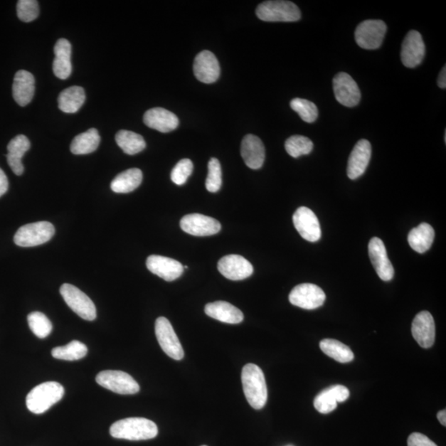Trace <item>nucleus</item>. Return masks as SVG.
<instances>
[{"instance_id":"nucleus-1","label":"nucleus","mask_w":446,"mask_h":446,"mask_svg":"<svg viewBox=\"0 0 446 446\" xmlns=\"http://www.w3.org/2000/svg\"><path fill=\"white\" fill-rule=\"evenodd\" d=\"M242 382L250 406L256 410L263 408L267 402L268 391L262 370L255 363H248L243 368Z\"/></svg>"},{"instance_id":"nucleus-2","label":"nucleus","mask_w":446,"mask_h":446,"mask_svg":"<svg viewBox=\"0 0 446 446\" xmlns=\"http://www.w3.org/2000/svg\"><path fill=\"white\" fill-rule=\"evenodd\" d=\"M110 435L117 439L146 440L156 437L158 428L151 420L143 418H129L112 424Z\"/></svg>"},{"instance_id":"nucleus-3","label":"nucleus","mask_w":446,"mask_h":446,"mask_svg":"<svg viewBox=\"0 0 446 446\" xmlns=\"http://www.w3.org/2000/svg\"><path fill=\"white\" fill-rule=\"evenodd\" d=\"M65 389L58 382H45L36 386L28 394L26 405L31 413L43 414L63 399Z\"/></svg>"},{"instance_id":"nucleus-4","label":"nucleus","mask_w":446,"mask_h":446,"mask_svg":"<svg viewBox=\"0 0 446 446\" xmlns=\"http://www.w3.org/2000/svg\"><path fill=\"white\" fill-rule=\"evenodd\" d=\"M255 13L265 22H296L302 16L300 9L295 4L285 0L261 3Z\"/></svg>"},{"instance_id":"nucleus-5","label":"nucleus","mask_w":446,"mask_h":446,"mask_svg":"<svg viewBox=\"0 0 446 446\" xmlns=\"http://www.w3.org/2000/svg\"><path fill=\"white\" fill-rule=\"evenodd\" d=\"M55 228L49 222H38L23 225L14 235V243L21 248H33L47 243L53 238Z\"/></svg>"},{"instance_id":"nucleus-6","label":"nucleus","mask_w":446,"mask_h":446,"mask_svg":"<svg viewBox=\"0 0 446 446\" xmlns=\"http://www.w3.org/2000/svg\"><path fill=\"white\" fill-rule=\"evenodd\" d=\"M60 293L66 304L81 319L86 321H94L96 319L97 311L93 301L75 286L64 284L60 287Z\"/></svg>"},{"instance_id":"nucleus-7","label":"nucleus","mask_w":446,"mask_h":446,"mask_svg":"<svg viewBox=\"0 0 446 446\" xmlns=\"http://www.w3.org/2000/svg\"><path fill=\"white\" fill-rule=\"evenodd\" d=\"M96 382L100 386L109 391L122 394L132 395L140 391L139 384L130 374L120 371H105L96 376Z\"/></svg>"},{"instance_id":"nucleus-8","label":"nucleus","mask_w":446,"mask_h":446,"mask_svg":"<svg viewBox=\"0 0 446 446\" xmlns=\"http://www.w3.org/2000/svg\"><path fill=\"white\" fill-rule=\"evenodd\" d=\"M386 32L387 25L382 20H366L356 28V42L361 48L376 50L381 47Z\"/></svg>"},{"instance_id":"nucleus-9","label":"nucleus","mask_w":446,"mask_h":446,"mask_svg":"<svg viewBox=\"0 0 446 446\" xmlns=\"http://www.w3.org/2000/svg\"><path fill=\"white\" fill-rule=\"evenodd\" d=\"M155 331L162 351L174 360H182L184 356L183 347L170 321L164 317H159L156 321Z\"/></svg>"},{"instance_id":"nucleus-10","label":"nucleus","mask_w":446,"mask_h":446,"mask_svg":"<svg viewBox=\"0 0 446 446\" xmlns=\"http://www.w3.org/2000/svg\"><path fill=\"white\" fill-rule=\"evenodd\" d=\"M291 304L307 310L319 309L324 304L326 294L320 287L314 284H302L294 287L289 296Z\"/></svg>"},{"instance_id":"nucleus-11","label":"nucleus","mask_w":446,"mask_h":446,"mask_svg":"<svg viewBox=\"0 0 446 446\" xmlns=\"http://www.w3.org/2000/svg\"><path fill=\"white\" fill-rule=\"evenodd\" d=\"M333 90L336 100L341 105L352 107L359 105L361 99L360 88L350 75L337 74L333 79Z\"/></svg>"},{"instance_id":"nucleus-12","label":"nucleus","mask_w":446,"mask_h":446,"mask_svg":"<svg viewBox=\"0 0 446 446\" xmlns=\"http://www.w3.org/2000/svg\"><path fill=\"white\" fill-rule=\"evenodd\" d=\"M293 222L297 233L307 242L316 243L320 240L322 230L319 218L309 208H297L293 216Z\"/></svg>"},{"instance_id":"nucleus-13","label":"nucleus","mask_w":446,"mask_h":446,"mask_svg":"<svg viewBox=\"0 0 446 446\" xmlns=\"http://www.w3.org/2000/svg\"><path fill=\"white\" fill-rule=\"evenodd\" d=\"M181 228L184 233L196 237H208L218 233L222 227L216 219L203 214L192 213L186 215L181 219Z\"/></svg>"},{"instance_id":"nucleus-14","label":"nucleus","mask_w":446,"mask_h":446,"mask_svg":"<svg viewBox=\"0 0 446 446\" xmlns=\"http://www.w3.org/2000/svg\"><path fill=\"white\" fill-rule=\"evenodd\" d=\"M218 269L225 278L238 281L249 278L253 274V266L239 255H228L218 261Z\"/></svg>"},{"instance_id":"nucleus-15","label":"nucleus","mask_w":446,"mask_h":446,"mask_svg":"<svg viewBox=\"0 0 446 446\" xmlns=\"http://www.w3.org/2000/svg\"><path fill=\"white\" fill-rule=\"evenodd\" d=\"M425 44L421 33L412 30L403 40L401 51L403 64L408 68H417L425 56Z\"/></svg>"},{"instance_id":"nucleus-16","label":"nucleus","mask_w":446,"mask_h":446,"mask_svg":"<svg viewBox=\"0 0 446 446\" xmlns=\"http://www.w3.org/2000/svg\"><path fill=\"white\" fill-rule=\"evenodd\" d=\"M368 255L379 278L383 281H391L394 276V269L381 239L373 238L368 243Z\"/></svg>"},{"instance_id":"nucleus-17","label":"nucleus","mask_w":446,"mask_h":446,"mask_svg":"<svg viewBox=\"0 0 446 446\" xmlns=\"http://www.w3.org/2000/svg\"><path fill=\"white\" fill-rule=\"evenodd\" d=\"M193 73L196 78L204 84L216 82L221 73L216 56L211 51H201L194 59Z\"/></svg>"},{"instance_id":"nucleus-18","label":"nucleus","mask_w":446,"mask_h":446,"mask_svg":"<svg viewBox=\"0 0 446 446\" xmlns=\"http://www.w3.org/2000/svg\"><path fill=\"white\" fill-rule=\"evenodd\" d=\"M147 267L152 274L168 282L179 279L184 272V266L178 260L156 255L149 256Z\"/></svg>"},{"instance_id":"nucleus-19","label":"nucleus","mask_w":446,"mask_h":446,"mask_svg":"<svg viewBox=\"0 0 446 446\" xmlns=\"http://www.w3.org/2000/svg\"><path fill=\"white\" fill-rule=\"evenodd\" d=\"M371 142L362 139L359 141L349 157L347 176L351 179H356L363 176L371 159Z\"/></svg>"},{"instance_id":"nucleus-20","label":"nucleus","mask_w":446,"mask_h":446,"mask_svg":"<svg viewBox=\"0 0 446 446\" xmlns=\"http://www.w3.org/2000/svg\"><path fill=\"white\" fill-rule=\"evenodd\" d=\"M412 333L420 346L428 349L433 346L435 339V326L433 317L429 312H419L415 317Z\"/></svg>"},{"instance_id":"nucleus-21","label":"nucleus","mask_w":446,"mask_h":446,"mask_svg":"<svg viewBox=\"0 0 446 446\" xmlns=\"http://www.w3.org/2000/svg\"><path fill=\"white\" fill-rule=\"evenodd\" d=\"M350 397V391L343 386H333L317 394L314 399V408L322 413H330L337 408L338 403H343Z\"/></svg>"},{"instance_id":"nucleus-22","label":"nucleus","mask_w":446,"mask_h":446,"mask_svg":"<svg viewBox=\"0 0 446 446\" xmlns=\"http://www.w3.org/2000/svg\"><path fill=\"white\" fill-rule=\"evenodd\" d=\"M240 154L249 168L258 170L264 165L265 149L262 141L258 137L248 134L243 138Z\"/></svg>"},{"instance_id":"nucleus-23","label":"nucleus","mask_w":446,"mask_h":446,"mask_svg":"<svg viewBox=\"0 0 446 446\" xmlns=\"http://www.w3.org/2000/svg\"><path fill=\"white\" fill-rule=\"evenodd\" d=\"M143 121L147 127L164 133L176 129L179 122L176 115L162 107H154L147 111Z\"/></svg>"},{"instance_id":"nucleus-24","label":"nucleus","mask_w":446,"mask_h":446,"mask_svg":"<svg viewBox=\"0 0 446 446\" xmlns=\"http://www.w3.org/2000/svg\"><path fill=\"white\" fill-rule=\"evenodd\" d=\"M35 93V78L27 70H18L15 74L13 84V96L20 106L28 105Z\"/></svg>"},{"instance_id":"nucleus-25","label":"nucleus","mask_w":446,"mask_h":446,"mask_svg":"<svg viewBox=\"0 0 446 446\" xmlns=\"http://www.w3.org/2000/svg\"><path fill=\"white\" fill-rule=\"evenodd\" d=\"M205 314L213 319L228 324H239L244 320L243 312L225 301L210 302L205 306Z\"/></svg>"},{"instance_id":"nucleus-26","label":"nucleus","mask_w":446,"mask_h":446,"mask_svg":"<svg viewBox=\"0 0 446 446\" xmlns=\"http://www.w3.org/2000/svg\"><path fill=\"white\" fill-rule=\"evenodd\" d=\"M54 53L53 73L55 75L61 80L69 78L73 71L70 61L71 45L69 41L65 38L59 39L55 45Z\"/></svg>"},{"instance_id":"nucleus-27","label":"nucleus","mask_w":446,"mask_h":446,"mask_svg":"<svg viewBox=\"0 0 446 446\" xmlns=\"http://www.w3.org/2000/svg\"><path fill=\"white\" fill-rule=\"evenodd\" d=\"M30 147V141L24 135L16 136L9 143L7 161L9 166L16 176H22L24 172L22 159Z\"/></svg>"},{"instance_id":"nucleus-28","label":"nucleus","mask_w":446,"mask_h":446,"mask_svg":"<svg viewBox=\"0 0 446 446\" xmlns=\"http://www.w3.org/2000/svg\"><path fill=\"white\" fill-rule=\"evenodd\" d=\"M434 238L435 230L432 225L423 223L409 233L408 240L410 247L423 254L432 247Z\"/></svg>"},{"instance_id":"nucleus-29","label":"nucleus","mask_w":446,"mask_h":446,"mask_svg":"<svg viewBox=\"0 0 446 446\" xmlns=\"http://www.w3.org/2000/svg\"><path fill=\"white\" fill-rule=\"evenodd\" d=\"M143 174L137 168L129 169L117 174L111 183V189L117 193H127L134 191L142 182Z\"/></svg>"},{"instance_id":"nucleus-30","label":"nucleus","mask_w":446,"mask_h":446,"mask_svg":"<svg viewBox=\"0 0 446 446\" xmlns=\"http://www.w3.org/2000/svg\"><path fill=\"white\" fill-rule=\"evenodd\" d=\"M85 93L80 86H73L65 89L58 97L59 109L66 114H74L83 106Z\"/></svg>"},{"instance_id":"nucleus-31","label":"nucleus","mask_w":446,"mask_h":446,"mask_svg":"<svg viewBox=\"0 0 446 446\" xmlns=\"http://www.w3.org/2000/svg\"><path fill=\"white\" fill-rule=\"evenodd\" d=\"M100 143L99 132L95 128L81 133L74 138L70 145V151L75 155H86L98 149Z\"/></svg>"},{"instance_id":"nucleus-32","label":"nucleus","mask_w":446,"mask_h":446,"mask_svg":"<svg viewBox=\"0 0 446 446\" xmlns=\"http://www.w3.org/2000/svg\"><path fill=\"white\" fill-rule=\"evenodd\" d=\"M115 140L117 146L127 155H136L146 148L144 138L131 131H120L116 134Z\"/></svg>"},{"instance_id":"nucleus-33","label":"nucleus","mask_w":446,"mask_h":446,"mask_svg":"<svg viewBox=\"0 0 446 446\" xmlns=\"http://www.w3.org/2000/svg\"><path fill=\"white\" fill-rule=\"evenodd\" d=\"M320 348L327 356L340 363H349L354 360V353L350 347L339 341L324 339L320 342Z\"/></svg>"},{"instance_id":"nucleus-34","label":"nucleus","mask_w":446,"mask_h":446,"mask_svg":"<svg viewBox=\"0 0 446 446\" xmlns=\"http://www.w3.org/2000/svg\"><path fill=\"white\" fill-rule=\"evenodd\" d=\"M88 353V348L79 341H73L64 346H58L51 351V356L58 360L75 361L84 358Z\"/></svg>"},{"instance_id":"nucleus-35","label":"nucleus","mask_w":446,"mask_h":446,"mask_svg":"<svg viewBox=\"0 0 446 446\" xmlns=\"http://www.w3.org/2000/svg\"><path fill=\"white\" fill-rule=\"evenodd\" d=\"M314 149V143L304 136H292L285 142V150L294 158L309 155Z\"/></svg>"},{"instance_id":"nucleus-36","label":"nucleus","mask_w":446,"mask_h":446,"mask_svg":"<svg viewBox=\"0 0 446 446\" xmlns=\"http://www.w3.org/2000/svg\"><path fill=\"white\" fill-rule=\"evenodd\" d=\"M28 326L33 334L41 339L48 337L53 331V324L43 312H33L28 317Z\"/></svg>"},{"instance_id":"nucleus-37","label":"nucleus","mask_w":446,"mask_h":446,"mask_svg":"<svg viewBox=\"0 0 446 446\" xmlns=\"http://www.w3.org/2000/svg\"><path fill=\"white\" fill-rule=\"evenodd\" d=\"M291 109L297 112L301 119L307 124H312L319 117V110L314 104L309 100L296 98L290 102Z\"/></svg>"},{"instance_id":"nucleus-38","label":"nucleus","mask_w":446,"mask_h":446,"mask_svg":"<svg viewBox=\"0 0 446 446\" xmlns=\"http://www.w3.org/2000/svg\"><path fill=\"white\" fill-rule=\"evenodd\" d=\"M222 184L221 164L217 158H212L208 162V174L205 186L208 192L216 193L221 189Z\"/></svg>"},{"instance_id":"nucleus-39","label":"nucleus","mask_w":446,"mask_h":446,"mask_svg":"<svg viewBox=\"0 0 446 446\" xmlns=\"http://www.w3.org/2000/svg\"><path fill=\"white\" fill-rule=\"evenodd\" d=\"M17 14L18 18L24 23L33 21L39 15L38 2L36 0H19Z\"/></svg>"},{"instance_id":"nucleus-40","label":"nucleus","mask_w":446,"mask_h":446,"mask_svg":"<svg viewBox=\"0 0 446 446\" xmlns=\"http://www.w3.org/2000/svg\"><path fill=\"white\" fill-rule=\"evenodd\" d=\"M193 170L192 161L189 159H183L174 167L171 174V181L177 186H183L186 183L189 177L191 176Z\"/></svg>"},{"instance_id":"nucleus-41","label":"nucleus","mask_w":446,"mask_h":446,"mask_svg":"<svg viewBox=\"0 0 446 446\" xmlns=\"http://www.w3.org/2000/svg\"><path fill=\"white\" fill-rule=\"evenodd\" d=\"M408 446H437L427 435L415 432L409 435Z\"/></svg>"},{"instance_id":"nucleus-42","label":"nucleus","mask_w":446,"mask_h":446,"mask_svg":"<svg viewBox=\"0 0 446 446\" xmlns=\"http://www.w3.org/2000/svg\"><path fill=\"white\" fill-rule=\"evenodd\" d=\"M9 189V181L6 174L0 168V198H1Z\"/></svg>"},{"instance_id":"nucleus-43","label":"nucleus","mask_w":446,"mask_h":446,"mask_svg":"<svg viewBox=\"0 0 446 446\" xmlns=\"http://www.w3.org/2000/svg\"><path fill=\"white\" fill-rule=\"evenodd\" d=\"M438 86L440 87V88H442V89H445L446 88V68H445V65L444 66V68L442 70V71H440V73L439 75Z\"/></svg>"},{"instance_id":"nucleus-44","label":"nucleus","mask_w":446,"mask_h":446,"mask_svg":"<svg viewBox=\"0 0 446 446\" xmlns=\"http://www.w3.org/2000/svg\"><path fill=\"white\" fill-rule=\"evenodd\" d=\"M437 418L440 424L443 425L444 427L446 425V411L445 410H442V411H440L437 414Z\"/></svg>"},{"instance_id":"nucleus-45","label":"nucleus","mask_w":446,"mask_h":446,"mask_svg":"<svg viewBox=\"0 0 446 446\" xmlns=\"http://www.w3.org/2000/svg\"><path fill=\"white\" fill-rule=\"evenodd\" d=\"M202 446H207V445H202Z\"/></svg>"}]
</instances>
